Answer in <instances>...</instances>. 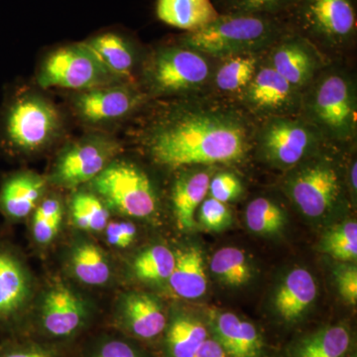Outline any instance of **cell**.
<instances>
[{
  "label": "cell",
  "instance_id": "cell-1",
  "mask_svg": "<svg viewBox=\"0 0 357 357\" xmlns=\"http://www.w3.org/2000/svg\"><path fill=\"white\" fill-rule=\"evenodd\" d=\"M173 100L157 109L136 134L154 163L178 170L245 158L255 130L243 112L192 96Z\"/></svg>",
  "mask_w": 357,
  "mask_h": 357
},
{
  "label": "cell",
  "instance_id": "cell-2",
  "mask_svg": "<svg viewBox=\"0 0 357 357\" xmlns=\"http://www.w3.org/2000/svg\"><path fill=\"white\" fill-rule=\"evenodd\" d=\"M65 122L50 98L28 86L7 91L0 105V155L27 158L53 146L64 134Z\"/></svg>",
  "mask_w": 357,
  "mask_h": 357
},
{
  "label": "cell",
  "instance_id": "cell-3",
  "mask_svg": "<svg viewBox=\"0 0 357 357\" xmlns=\"http://www.w3.org/2000/svg\"><path fill=\"white\" fill-rule=\"evenodd\" d=\"M291 30L282 16L220 13L203 29L183 34L178 44L204 56L222 59L266 52Z\"/></svg>",
  "mask_w": 357,
  "mask_h": 357
},
{
  "label": "cell",
  "instance_id": "cell-4",
  "mask_svg": "<svg viewBox=\"0 0 357 357\" xmlns=\"http://www.w3.org/2000/svg\"><path fill=\"white\" fill-rule=\"evenodd\" d=\"M300 116L326 140L347 143L357 133V93L354 77L345 70L323 69L303 93Z\"/></svg>",
  "mask_w": 357,
  "mask_h": 357
},
{
  "label": "cell",
  "instance_id": "cell-5",
  "mask_svg": "<svg viewBox=\"0 0 357 357\" xmlns=\"http://www.w3.org/2000/svg\"><path fill=\"white\" fill-rule=\"evenodd\" d=\"M213 69L206 56L182 45L155 49L141 67L142 89L152 98H181L196 95L211 79Z\"/></svg>",
  "mask_w": 357,
  "mask_h": 357
},
{
  "label": "cell",
  "instance_id": "cell-6",
  "mask_svg": "<svg viewBox=\"0 0 357 357\" xmlns=\"http://www.w3.org/2000/svg\"><path fill=\"white\" fill-rule=\"evenodd\" d=\"M282 17L319 49L347 50L357 35V0H298Z\"/></svg>",
  "mask_w": 357,
  "mask_h": 357
},
{
  "label": "cell",
  "instance_id": "cell-7",
  "mask_svg": "<svg viewBox=\"0 0 357 357\" xmlns=\"http://www.w3.org/2000/svg\"><path fill=\"white\" fill-rule=\"evenodd\" d=\"M84 187L96 192L110 211L122 217L146 220L158 211V192L152 178L139 165L121 159V155Z\"/></svg>",
  "mask_w": 357,
  "mask_h": 357
},
{
  "label": "cell",
  "instance_id": "cell-8",
  "mask_svg": "<svg viewBox=\"0 0 357 357\" xmlns=\"http://www.w3.org/2000/svg\"><path fill=\"white\" fill-rule=\"evenodd\" d=\"M121 143L109 134L91 131L61 149L48 183L70 191L84 187L121 155Z\"/></svg>",
  "mask_w": 357,
  "mask_h": 357
},
{
  "label": "cell",
  "instance_id": "cell-9",
  "mask_svg": "<svg viewBox=\"0 0 357 357\" xmlns=\"http://www.w3.org/2000/svg\"><path fill=\"white\" fill-rule=\"evenodd\" d=\"M255 139L262 158L280 169H292L314 156L326 140L300 115L265 119Z\"/></svg>",
  "mask_w": 357,
  "mask_h": 357
},
{
  "label": "cell",
  "instance_id": "cell-10",
  "mask_svg": "<svg viewBox=\"0 0 357 357\" xmlns=\"http://www.w3.org/2000/svg\"><path fill=\"white\" fill-rule=\"evenodd\" d=\"M150 98L136 84L110 83L75 91L70 109L77 121L91 131H103L130 119Z\"/></svg>",
  "mask_w": 357,
  "mask_h": 357
},
{
  "label": "cell",
  "instance_id": "cell-11",
  "mask_svg": "<svg viewBox=\"0 0 357 357\" xmlns=\"http://www.w3.org/2000/svg\"><path fill=\"white\" fill-rule=\"evenodd\" d=\"M290 170L284 184L285 191L303 215L321 218L335 208L342 183L333 162L314 155Z\"/></svg>",
  "mask_w": 357,
  "mask_h": 357
},
{
  "label": "cell",
  "instance_id": "cell-12",
  "mask_svg": "<svg viewBox=\"0 0 357 357\" xmlns=\"http://www.w3.org/2000/svg\"><path fill=\"white\" fill-rule=\"evenodd\" d=\"M36 83L42 89H64L75 93L117 82L107 74L82 42L49 53L37 70Z\"/></svg>",
  "mask_w": 357,
  "mask_h": 357
},
{
  "label": "cell",
  "instance_id": "cell-13",
  "mask_svg": "<svg viewBox=\"0 0 357 357\" xmlns=\"http://www.w3.org/2000/svg\"><path fill=\"white\" fill-rule=\"evenodd\" d=\"M89 318L88 301L65 282H53L40 297L38 323L48 337L59 340L75 337L86 326Z\"/></svg>",
  "mask_w": 357,
  "mask_h": 357
},
{
  "label": "cell",
  "instance_id": "cell-14",
  "mask_svg": "<svg viewBox=\"0 0 357 357\" xmlns=\"http://www.w3.org/2000/svg\"><path fill=\"white\" fill-rule=\"evenodd\" d=\"M238 98L251 114L268 119L300 115L303 93L265 63Z\"/></svg>",
  "mask_w": 357,
  "mask_h": 357
},
{
  "label": "cell",
  "instance_id": "cell-15",
  "mask_svg": "<svg viewBox=\"0 0 357 357\" xmlns=\"http://www.w3.org/2000/svg\"><path fill=\"white\" fill-rule=\"evenodd\" d=\"M266 51L267 64L302 93L326 67L318 47L293 30Z\"/></svg>",
  "mask_w": 357,
  "mask_h": 357
},
{
  "label": "cell",
  "instance_id": "cell-16",
  "mask_svg": "<svg viewBox=\"0 0 357 357\" xmlns=\"http://www.w3.org/2000/svg\"><path fill=\"white\" fill-rule=\"evenodd\" d=\"M33 284L29 270L13 248L0 243V328L10 330L32 302Z\"/></svg>",
  "mask_w": 357,
  "mask_h": 357
},
{
  "label": "cell",
  "instance_id": "cell-17",
  "mask_svg": "<svg viewBox=\"0 0 357 357\" xmlns=\"http://www.w3.org/2000/svg\"><path fill=\"white\" fill-rule=\"evenodd\" d=\"M114 319L124 333L141 340H153L163 335L168 317L154 296L147 293H124L117 301Z\"/></svg>",
  "mask_w": 357,
  "mask_h": 357
},
{
  "label": "cell",
  "instance_id": "cell-18",
  "mask_svg": "<svg viewBox=\"0 0 357 357\" xmlns=\"http://www.w3.org/2000/svg\"><path fill=\"white\" fill-rule=\"evenodd\" d=\"M211 335L217 338L230 357H269L266 340L259 328L230 312L208 316Z\"/></svg>",
  "mask_w": 357,
  "mask_h": 357
},
{
  "label": "cell",
  "instance_id": "cell-19",
  "mask_svg": "<svg viewBox=\"0 0 357 357\" xmlns=\"http://www.w3.org/2000/svg\"><path fill=\"white\" fill-rule=\"evenodd\" d=\"M48 178L22 170L8 174L0 183V213L8 222L30 217L47 194Z\"/></svg>",
  "mask_w": 357,
  "mask_h": 357
},
{
  "label": "cell",
  "instance_id": "cell-20",
  "mask_svg": "<svg viewBox=\"0 0 357 357\" xmlns=\"http://www.w3.org/2000/svg\"><path fill=\"white\" fill-rule=\"evenodd\" d=\"M83 43L114 82L135 84L134 73L137 68L138 56L130 40L119 33L105 32Z\"/></svg>",
  "mask_w": 357,
  "mask_h": 357
},
{
  "label": "cell",
  "instance_id": "cell-21",
  "mask_svg": "<svg viewBox=\"0 0 357 357\" xmlns=\"http://www.w3.org/2000/svg\"><path fill=\"white\" fill-rule=\"evenodd\" d=\"M66 268L77 283L93 288L105 287L114 274L112 262L105 250L93 241L82 237L70 244Z\"/></svg>",
  "mask_w": 357,
  "mask_h": 357
},
{
  "label": "cell",
  "instance_id": "cell-22",
  "mask_svg": "<svg viewBox=\"0 0 357 357\" xmlns=\"http://www.w3.org/2000/svg\"><path fill=\"white\" fill-rule=\"evenodd\" d=\"M317 295L318 288L312 275L305 268H295L277 289L275 312L283 323L294 325L303 319Z\"/></svg>",
  "mask_w": 357,
  "mask_h": 357
},
{
  "label": "cell",
  "instance_id": "cell-23",
  "mask_svg": "<svg viewBox=\"0 0 357 357\" xmlns=\"http://www.w3.org/2000/svg\"><path fill=\"white\" fill-rule=\"evenodd\" d=\"M211 178V171L206 169L182 173L174 182L171 204L181 229L188 231L194 229L195 215L208 195Z\"/></svg>",
  "mask_w": 357,
  "mask_h": 357
},
{
  "label": "cell",
  "instance_id": "cell-24",
  "mask_svg": "<svg viewBox=\"0 0 357 357\" xmlns=\"http://www.w3.org/2000/svg\"><path fill=\"white\" fill-rule=\"evenodd\" d=\"M210 335L208 323L192 314L175 312L168 319L163 333L164 356L194 357Z\"/></svg>",
  "mask_w": 357,
  "mask_h": 357
},
{
  "label": "cell",
  "instance_id": "cell-25",
  "mask_svg": "<svg viewBox=\"0 0 357 357\" xmlns=\"http://www.w3.org/2000/svg\"><path fill=\"white\" fill-rule=\"evenodd\" d=\"M175 257V266L168 280L171 290L183 299L201 298L208 287L203 251L197 245H190L178 250Z\"/></svg>",
  "mask_w": 357,
  "mask_h": 357
},
{
  "label": "cell",
  "instance_id": "cell-26",
  "mask_svg": "<svg viewBox=\"0 0 357 357\" xmlns=\"http://www.w3.org/2000/svg\"><path fill=\"white\" fill-rule=\"evenodd\" d=\"M156 14L165 24L189 33L203 29L220 13L211 0H157Z\"/></svg>",
  "mask_w": 357,
  "mask_h": 357
},
{
  "label": "cell",
  "instance_id": "cell-27",
  "mask_svg": "<svg viewBox=\"0 0 357 357\" xmlns=\"http://www.w3.org/2000/svg\"><path fill=\"white\" fill-rule=\"evenodd\" d=\"M351 345L347 326H328L296 340L287 354L288 357H344Z\"/></svg>",
  "mask_w": 357,
  "mask_h": 357
},
{
  "label": "cell",
  "instance_id": "cell-28",
  "mask_svg": "<svg viewBox=\"0 0 357 357\" xmlns=\"http://www.w3.org/2000/svg\"><path fill=\"white\" fill-rule=\"evenodd\" d=\"M109 206L88 187L73 191L69 202L70 222L82 231L100 234L110 220Z\"/></svg>",
  "mask_w": 357,
  "mask_h": 357
},
{
  "label": "cell",
  "instance_id": "cell-29",
  "mask_svg": "<svg viewBox=\"0 0 357 357\" xmlns=\"http://www.w3.org/2000/svg\"><path fill=\"white\" fill-rule=\"evenodd\" d=\"M259 53L241 54L222 59V63L213 70V84L218 91L229 95H241L260 66Z\"/></svg>",
  "mask_w": 357,
  "mask_h": 357
},
{
  "label": "cell",
  "instance_id": "cell-30",
  "mask_svg": "<svg viewBox=\"0 0 357 357\" xmlns=\"http://www.w3.org/2000/svg\"><path fill=\"white\" fill-rule=\"evenodd\" d=\"M175 253L163 244H155L141 251L131 263L137 280L149 284L168 282L175 266Z\"/></svg>",
  "mask_w": 357,
  "mask_h": 357
},
{
  "label": "cell",
  "instance_id": "cell-31",
  "mask_svg": "<svg viewBox=\"0 0 357 357\" xmlns=\"http://www.w3.org/2000/svg\"><path fill=\"white\" fill-rule=\"evenodd\" d=\"M65 217V206L57 195H47L31 215V234L39 246H48L57 238Z\"/></svg>",
  "mask_w": 357,
  "mask_h": 357
},
{
  "label": "cell",
  "instance_id": "cell-32",
  "mask_svg": "<svg viewBox=\"0 0 357 357\" xmlns=\"http://www.w3.org/2000/svg\"><path fill=\"white\" fill-rule=\"evenodd\" d=\"M211 272L230 287H241L252 278V269L245 253L236 248L220 249L211 262Z\"/></svg>",
  "mask_w": 357,
  "mask_h": 357
},
{
  "label": "cell",
  "instance_id": "cell-33",
  "mask_svg": "<svg viewBox=\"0 0 357 357\" xmlns=\"http://www.w3.org/2000/svg\"><path fill=\"white\" fill-rule=\"evenodd\" d=\"M245 220L251 231L262 236H273L279 234L285 227L286 215L278 204L260 197L248 204Z\"/></svg>",
  "mask_w": 357,
  "mask_h": 357
},
{
  "label": "cell",
  "instance_id": "cell-34",
  "mask_svg": "<svg viewBox=\"0 0 357 357\" xmlns=\"http://www.w3.org/2000/svg\"><path fill=\"white\" fill-rule=\"evenodd\" d=\"M321 248L328 255L340 261H356L357 223L351 220L328 230L321 241Z\"/></svg>",
  "mask_w": 357,
  "mask_h": 357
},
{
  "label": "cell",
  "instance_id": "cell-35",
  "mask_svg": "<svg viewBox=\"0 0 357 357\" xmlns=\"http://www.w3.org/2000/svg\"><path fill=\"white\" fill-rule=\"evenodd\" d=\"M298 0H218L220 13L283 16Z\"/></svg>",
  "mask_w": 357,
  "mask_h": 357
},
{
  "label": "cell",
  "instance_id": "cell-36",
  "mask_svg": "<svg viewBox=\"0 0 357 357\" xmlns=\"http://www.w3.org/2000/svg\"><path fill=\"white\" fill-rule=\"evenodd\" d=\"M199 220L206 229L220 232L231 225L232 215L225 204L210 198L204 199L199 206Z\"/></svg>",
  "mask_w": 357,
  "mask_h": 357
},
{
  "label": "cell",
  "instance_id": "cell-37",
  "mask_svg": "<svg viewBox=\"0 0 357 357\" xmlns=\"http://www.w3.org/2000/svg\"><path fill=\"white\" fill-rule=\"evenodd\" d=\"M211 198L227 204L236 201L243 192L241 178L231 172H220L211 177L208 187Z\"/></svg>",
  "mask_w": 357,
  "mask_h": 357
},
{
  "label": "cell",
  "instance_id": "cell-38",
  "mask_svg": "<svg viewBox=\"0 0 357 357\" xmlns=\"http://www.w3.org/2000/svg\"><path fill=\"white\" fill-rule=\"evenodd\" d=\"M103 234L110 248L126 249L135 243L138 229L134 223L128 220H109Z\"/></svg>",
  "mask_w": 357,
  "mask_h": 357
},
{
  "label": "cell",
  "instance_id": "cell-39",
  "mask_svg": "<svg viewBox=\"0 0 357 357\" xmlns=\"http://www.w3.org/2000/svg\"><path fill=\"white\" fill-rule=\"evenodd\" d=\"M89 357H146L131 342L121 338L109 337L93 347Z\"/></svg>",
  "mask_w": 357,
  "mask_h": 357
},
{
  "label": "cell",
  "instance_id": "cell-40",
  "mask_svg": "<svg viewBox=\"0 0 357 357\" xmlns=\"http://www.w3.org/2000/svg\"><path fill=\"white\" fill-rule=\"evenodd\" d=\"M0 357H63L57 351L30 342L7 340L0 344Z\"/></svg>",
  "mask_w": 357,
  "mask_h": 357
},
{
  "label": "cell",
  "instance_id": "cell-41",
  "mask_svg": "<svg viewBox=\"0 0 357 357\" xmlns=\"http://www.w3.org/2000/svg\"><path fill=\"white\" fill-rule=\"evenodd\" d=\"M338 292L347 304L357 302V269L354 265H342L335 270Z\"/></svg>",
  "mask_w": 357,
  "mask_h": 357
},
{
  "label": "cell",
  "instance_id": "cell-42",
  "mask_svg": "<svg viewBox=\"0 0 357 357\" xmlns=\"http://www.w3.org/2000/svg\"><path fill=\"white\" fill-rule=\"evenodd\" d=\"M194 357H230L217 338L210 335L199 347Z\"/></svg>",
  "mask_w": 357,
  "mask_h": 357
},
{
  "label": "cell",
  "instance_id": "cell-43",
  "mask_svg": "<svg viewBox=\"0 0 357 357\" xmlns=\"http://www.w3.org/2000/svg\"><path fill=\"white\" fill-rule=\"evenodd\" d=\"M357 164L356 160L352 162L351 169H349V184H351V191L356 192L357 189Z\"/></svg>",
  "mask_w": 357,
  "mask_h": 357
},
{
  "label": "cell",
  "instance_id": "cell-44",
  "mask_svg": "<svg viewBox=\"0 0 357 357\" xmlns=\"http://www.w3.org/2000/svg\"><path fill=\"white\" fill-rule=\"evenodd\" d=\"M344 357H356V354H354V352H351V351L347 352V354H345V356Z\"/></svg>",
  "mask_w": 357,
  "mask_h": 357
},
{
  "label": "cell",
  "instance_id": "cell-45",
  "mask_svg": "<svg viewBox=\"0 0 357 357\" xmlns=\"http://www.w3.org/2000/svg\"><path fill=\"white\" fill-rule=\"evenodd\" d=\"M215 1H217V2H218V0H215Z\"/></svg>",
  "mask_w": 357,
  "mask_h": 357
}]
</instances>
